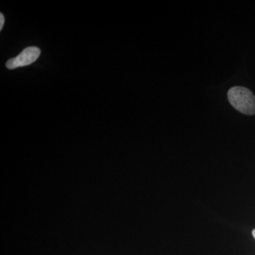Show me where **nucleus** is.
Returning a JSON list of instances; mask_svg holds the SVG:
<instances>
[{
	"label": "nucleus",
	"mask_w": 255,
	"mask_h": 255,
	"mask_svg": "<svg viewBox=\"0 0 255 255\" xmlns=\"http://www.w3.org/2000/svg\"><path fill=\"white\" fill-rule=\"evenodd\" d=\"M228 99L231 105L241 113L255 114V97L249 89L233 87L228 90Z\"/></svg>",
	"instance_id": "obj_1"
},
{
	"label": "nucleus",
	"mask_w": 255,
	"mask_h": 255,
	"mask_svg": "<svg viewBox=\"0 0 255 255\" xmlns=\"http://www.w3.org/2000/svg\"><path fill=\"white\" fill-rule=\"evenodd\" d=\"M253 237H254V238L255 239V229L253 230Z\"/></svg>",
	"instance_id": "obj_4"
},
{
	"label": "nucleus",
	"mask_w": 255,
	"mask_h": 255,
	"mask_svg": "<svg viewBox=\"0 0 255 255\" xmlns=\"http://www.w3.org/2000/svg\"><path fill=\"white\" fill-rule=\"evenodd\" d=\"M40 55L41 50L38 47H28L17 56L8 60L6 63V67L9 70H13L21 67L27 66L36 61Z\"/></svg>",
	"instance_id": "obj_2"
},
{
	"label": "nucleus",
	"mask_w": 255,
	"mask_h": 255,
	"mask_svg": "<svg viewBox=\"0 0 255 255\" xmlns=\"http://www.w3.org/2000/svg\"><path fill=\"white\" fill-rule=\"evenodd\" d=\"M4 24V16L2 13L0 14V30L2 29Z\"/></svg>",
	"instance_id": "obj_3"
}]
</instances>
